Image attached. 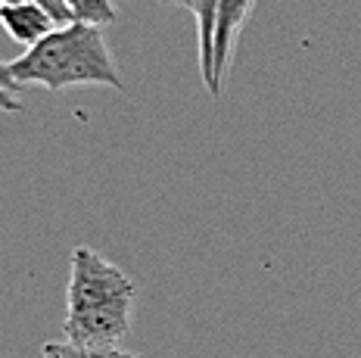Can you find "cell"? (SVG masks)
<instances>
[{
  "label": "cell",
  "mask_w": 361,
  "mask_h": 358,
  "mask_svg": "<svg viewBox=\"0 0 361 358\" xmlns=\"http://www.w3.org/2000/svg\"><path fill=\"white\" fill-rule=\"evenodd\" d=\"M137 287L118 265L90 246H75L66 287V340L85 346H118L131 331Z\"/></svg>",
  "instance_id": "cell-1"
},
{
  "label": "cell",
  "mask_w": 361,
  "mask_h": 358,
  "mask_svg": "<svg viewBox=\"0 0 361 358\" xmlns=\"http://www.w3.org/2000/svg\"><path fill=\"white\" fill-rule=\"evenodd\" d=\"M10 72L22 87L41 85L50 94L75 85H103L125 91L116 59L103 41V28L78 19L56 25L37 44L25 47V54L10 63Z\"/></svg>",
  "instance_id": "cell-2"
},
{
  "label": "cell",
  "mask_w": 361,
  "mask_h": 358,
  "mask_svg": "<svg viewBox=\"0 0 361 358\" xmlns=\"http://www.w3.org/2000/svg\"><path fill=\"white\" fill-rule=\"evenodd\" d=\"M255 0H190L200 35V72L212 97H221L224 78L231 72L237 41L250 19Z\"/></svg>",
  "instance_id": "cell-3"
},
{
  "label": "cell",
  "mask_w": 361,
  "mask_h": 358,
  "mask_svg": "<svg viewBox=\"0 0 361 358\" xmlns=\"http://www.w3.org/2000/svg\"><path fill=\"white\" fill-rule=\"evenodd\" d=\"M0 25H4V32L10 35L16 44L32 47V44H37L44 38V35L54 32L59 22L50 16L37 0H19V4L0 6Z\"/></svg>",
  "instance_id": "cell-4"
},
{
  "label": "cell",
  "mask_w": 361,
  "mask_h": 358,
  "mask_svg": "<svg viewBox=\"0 0 361 358\" xmlns=\"http://www.w3.org/2000/svg\"><path fill=\"white\" fill-rule=\"evenodd\" d=\"M41 358H137L118 346H85L75 340H50L41 346Z\"/></svg>",
  "instance_id": "cell-5"
},
{
  "label": "cell",
  "mask_w": 361,
  "mask_h": 358,
  "mask_svg": "<svg viewBox=\"0 0 361 358\" xmlns=\"http://www.w3.org/2000/svg\"><path fill=\"white\" fill-rule=\"evenodd\" d=\"M69 4V13L72 19L78 22H90V25H100L106 28L118 19V10L112 0H66Z\"/></svg>",
  "instance_id": "cell-6"
},
{
  "label": "cell",
  "mask_w": 361,
  "mask_h": 358,
  "mask_svg": "<svg viewBox=\"0 0 361 358\" xmlns=\"http://www.w3.org/2000/svg\"><path fill=\"white\" fill-rule=\"evenodd\" d=\"M37 4L44 6V10L54 16L59 25H66V22H72V13H69V4L66 0H37Z\"/></svg>",
  "instance_id": "cell-7"
},
{
  "label": "cell",
  "mask_w": 361,
  "mask_h": 358,
  "mask_svg": "<svg viewBox=\"0 0 361 358\" xmlns=\"http://www.w3.org/2000/svg\"><path fill=\"white\" fill-rule=\"evenodd\" d=\"M0 87H6L10 94H22V85H19L16 78H13L10 63H0Z\"/></svg>",
  "instance_id": "cell-8"
},
{
  "label": "cell",
  "mask_w": 361,
  "mask_h": 358,
  "mask_svg": "<svg viewBox=\"0 0 361 358\" xmlns=\"http://www.w3.org/2000/svg\"><path fill=\"white\" fill-rule=\"evenodd\" d=\"M22 103H19V94H10L6 87H0V113H19Z\"/></svg>",
  "instance_id": "cell-9"
},
{
  "label": "cell",
  "mask_w": 361,
  "mask_h": 358,
  "mask_svg": "<svg viewBox=\"0 0 361 358\" xmlns=\"http://www.w3.org/2000/svg\"><path fill=\"white\" fill-rule=\"evenodd\" d=\"M159 4H169V6H184V10H190V0H159Z\"/></svg>",
  "instance_id": "cell-10"
},
{
  "label": "cell",
  "mask_w": 361,
  "mask_h": 358,
  "mask_svg": "<svg viewBox=\"0 0 361 358\" xmlns=\"http://www.w3.org/2000/svg\"><path fill=\"white\" fill-rule=\"evenodd\" d=\"M0 4H19V0H0Z\"/></svg>",
  "instance_id": "cell-11"
},
{
  "label": "cell",
  "mask_w": 361,
  "mask_h": 358,
  "mask_svg": "<svg viewBox=\"0 0 361 358\" xmlns=\"http://www.w3.org/2000/svg\"><path fill=\"white\" fill-rule=\"evenodd\" d=\"M0 6H4V4H0Z\"/></svg>",
  "instance_id": "cell-12"
}]
</instances>
